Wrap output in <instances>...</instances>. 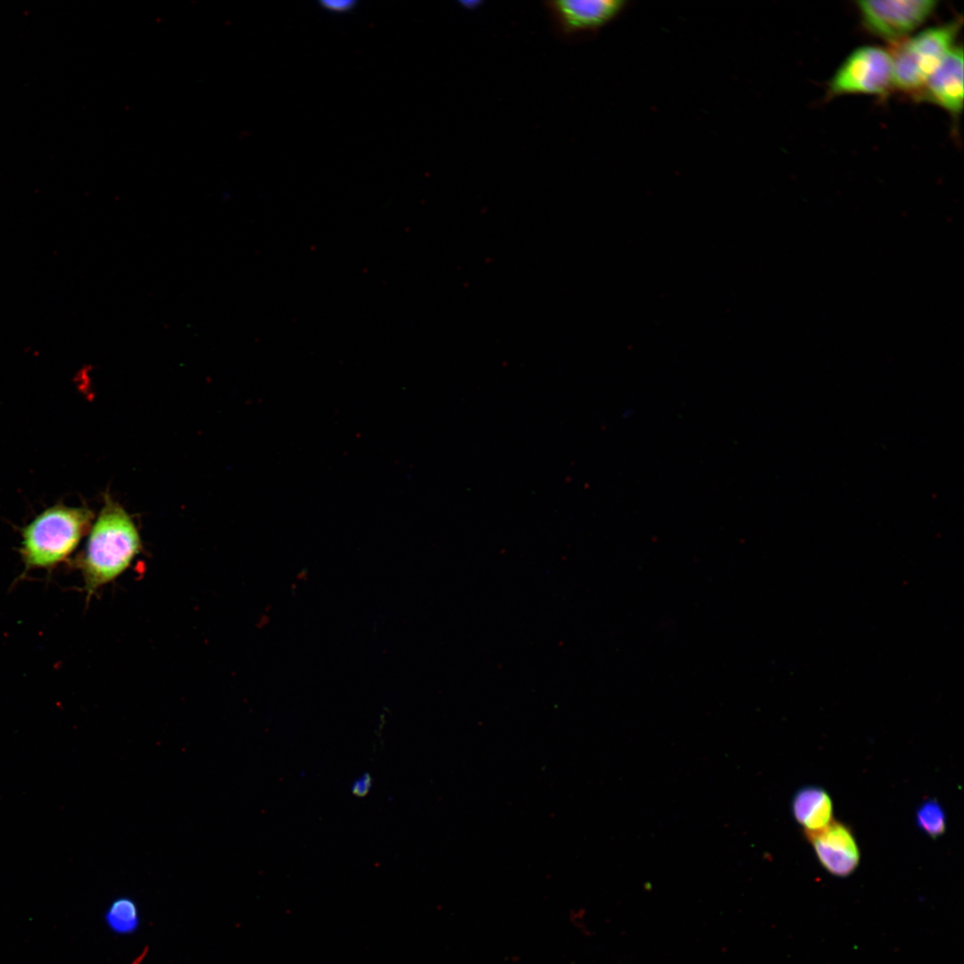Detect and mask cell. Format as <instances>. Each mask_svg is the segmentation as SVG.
Listing matches in <instances>:
<instances>
[{
	"label": "cell",
	"instance_id": "7",
	"mask_svg": "<svg viewBox=\"0 0 964 964\" xmlns=\"http://www.w3.org/2000/svg\"><path fill=\"white\" fill-rule=\"evenodd\" d=\"M822 867L830 874L844 877L858 867L860 855L851 829L839 821L832 820L817 831H804Z\"/></svg>",
	"mask_w": 964,
	"mask_h": 964
},
{
	"label": "cell",
	"instance_id": "1",
	"mask_svg": "<svg viewBox=\"0 0 964 964\" xmlns=\"http://www.w3.org/2000/svg\"><path fill=\"white\" fill-rule=\"evenodd\" d=\"M138 531L127 511L106 496L85 549L77 560L87 599L120 577L141 551Z\"/></svg>",
	"mask_w": 964,
	"mask_h": 964
},
{
	"label": "cell",
	"instance_id": "11",
	"mask_svg": "<svg viewBox=\"0 0 964 964\" xmlns=\"http://www.w3.org/2000/svg\"><path fill=\"white\" fill-rule=\"evenodd\" d=\"M916 823L927 835L936 838L946 829V817L941 804L935 799L923 802L916 811Z\"/></svg>",
	"mask_w": 964,
	"mask_h": 964
},
{
	"label": "cell",
	"instance_id": "9",
	"mask_svg": "<svg viewBox=\"0 0 964 964\" xmlns=\"http://www.w3.org/2000/svg\"><path fill=\"white\" fill-rule=\"evenodd\" d=\"M792 812L804 831H817L833 820V803L829 794L819 786H805L793 797Z\"/></svg>",
	"mask_w": 964,
	"mask_h": 964
},
{
	"label": "cell",
	"instance_id": "6",
	"mask_svg": "<svg viewBox=\"0 0 964 964\" xmlns=\"http://www.w3.org/2000/svg\"><path fill=\"white\" fill-rule=\"evenodd\" d=\"M557 32L566 37L593 31L622 8L618 0H553L544 3Z\"/></svg>",
	"mask_w": 964,
	"mask_h": 964
},
{
	"label": "cell",
	"instance_id": "8",
	"mask_svg": "<svg viewBox=\"0 0 964 964\" xmlns=\"http://www.w3.org/2000/svg\"><path fill=\"white\" fill-rule=\"evenodd\" d=\"M957 117L963 107V49L954 46L930 74L918 96Z\"/></svg>",
	"mask_w": 964,
	"mask_h": 964
},
{
	"label": "cell",
	"instance_id": "3",
	"mask_svg": "<svg viewBox=\"0 0 964 964\" xmlns=\"http://www.w3.org/2000/svg\"><path fill=\"white\" fill-rule=\"evenodd\" d=\"M961 21L927 29L895 44L890 52L893 86L918 96L930 74L955 46Z\"/></svg>",
	"mask_w": 964,
	"mask_h": 964
},
{
	"label": "cell",
	"instance_id": "10",
	"mask_svg": "<svg viewBox=\"0 0 964 964\" xmlns=\"http://www.w3.org/2000/svg\"><path fill=\"white\" fill-rule=\"evenodd\" d=\"M104 921L115 935H129L136 933L140 926L137 902L129 896L115 898L104 912Z\"/></svg>",
	"mask_w": 964,
	"mask_h": 964
},
{
	"label": "cell",
	"instance_id": "2",
	"mask_svg": "<svg viewBox=\"0 0 964 964\" xmlns=\"http://www.w3.org/2000/svg\"><path fill=\"white\" fill-rule=\"evenodd\" d=\"M92 511L85 507L55 505L22 530L20 549L27 569H50L68 559L88 530Z\"/></svg>",
	"mask_w": 964,
	"mask_h": 964
},
{
	"label": "cell",
	"instance_id": "12",
	"mask_svg": "<svg viewBox=\"0 0 964 964\" xmlns=\"http://www.w3.org/2000/svg\"><path fill=\"white\" fill-rule=\"evenodd\" d=\"M371 778L368 774L358 777L352 786V792L357 796H364L370 788Z\"/></svg>",
	"mask_w": 964,
	"mask_h": 964
},
{
	"label": "cell",
	"instance_id": "13",
	"mask_svg": "<svg viewBox=\"0 0 964 964\" xmlns=\"http://www.w3.org/2000/svg\"><path fill=\"white\" fill-rule=\"evenodd\" d=\"M323 8L332 12H345L352 9L354 2L352 0H327L322 2Z\"/></svg>",
	"mask_w": 964,
	"mask_h": 964
},
{
	"label": "cell",
	"instance_id": "4",
	"mask_svg": "<svg viewBox=\"0 0 964 964\" xmlns=\"http://www.w3.org/2000/svg\"><path fill=\"white\" fill-rule=\"evenodd\" d=\"M828 86L833 96L886 95L893 87L890 52L875 46L858 47L839 66Z\"/></svg>",
	"mask_w": 964,
	"mask_h": 964
},
{
	"label": "cell",
	"instance_id": "5",
	"mask_svg": "<svg viewBox=\"0 0 964 964\" xmlns=\"http://www.w3.org/2000/svg\"><path fill=\"white\" fill-rule=\"evenodd\" d=\"M934 0H869L857 5L865 27L876 36L897 44L907 38L934 12Z\"/></svg>",
	"mask_w": 964,
	"mask_h": 964
}]
</instances>
